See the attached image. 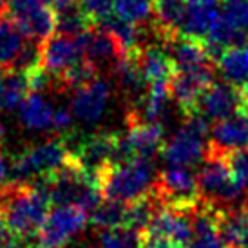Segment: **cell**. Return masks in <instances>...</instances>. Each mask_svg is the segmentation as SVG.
<instances>
[{"mask_svg": "<svg viewBox=\"0 0 248 248\" xmlns=\"http://www.w3.org/2000/svg\"><path fill=\"white\" fill-rule=\"evenodd\" d=\"M49 205L51 198L38 181L15 183L0 190V214L16 237L38 234L49 214Z\"/></svg>", "mask_w": 248, "mask_h": 248, "instance_id": "obj_1", "label": "cell"}, {"mask_svg": "<svg viewBox=\"0 0 248 248\" xmlns=\"http://www.w3.org/2000/svg\"><path fill=\"white\" fill-rule=\"evenodd\" d=\"M158 172L152 159H129L105 167L98 174V183L105 200L132 203L152 192Z\"/></svg>", "mask_w": 248, "mask_h": 248, "instance_id": "obj_2", "label": "cell"}, {"mask_svg": "<svg viewBox=\"0 0 248 248\" xmlns=\"http://www.w3.org/2000/svg\"><path fill=\"white\" fill-rule=\"evenodd\" d=\"M71 159V147L62 138H53L31 145L11 161L15 183H31L47 178L65 167Z\"/></svg>", "mask_w": 248, "mask_h": 248, "instance_id": "obj_3", "label": "cell"}, {"mask_svg": "<svg viewBox=\"0 0 248 248\" xmlns=\"http://www.w3.org/2000/svg\"><path fill=\"white\" fill-rule=\"evenodd\" d=\"M152 194L161 207L186 214L196 212V208L203 201L198 179L188 167L167 165L158 174Z\"/></svg>", "mask_w": 248, "mask_h": 248, "instance_id": "obj_4", "label": "cell"}, {"mask_svg": "<svg viewBox=\"0 0 248 248\" xmlns=\"http://www.w3.org/2000/svg\"><path fill=\"white\" fill-rule=\"evenodd\" d=\"M89 223V214L75 205H56L49 210L44 225L38 230V241L42 247L63 248L78 239Z\"/></svg>", "mask_w": 248, "mask_h": 248, "instance_id": "obj_5", "label": "cell"}, {"mask_svg": "<svg viewBox=\"0 0 248 248\" xmlns=\"http://www.w3.org/2000/svg\"><path fill=\"white\" fill-rule=\"evenodd\" d=\"M6 11L29 40L44 42L56 31V13L49 0H7Z\"/></svg>", "mask_w": 248, "mask_h": 248, "instance_id": "obj_6", "label": "cell"}, {"mask_svg": "<svg viewBox=\"0 0 248 248\" xmlns=\"http://www.w3.org/2000/svg\"><path fill=\"white\" fill-rule=\"evenodd\" d=\"M82 60H85L82 35L69 36L56 33L40 44V69L51 78L58 80Z\"/></svg>", "mask_w": 248, "mask_h": 248, "instance_id": "obj_7", "label": "cell"}, {"mask_svg": "<svg viewBox=\"0 0 248 248\" xmlns=\"http://www.w3.org/2000/svg\"><path fill=\"white\" fill-rule=\"evenodd\" d=\"M112 85L109 80L96 76L94 80L73 91L71 98V110L76 122L83 125H96L107 112Z\"/></svg>", "mask_w": 248, "mask_h": 248, "instance_id": "obj_8", "label": "cell"}, {"mask_svg": "<svg viewBox=\"0 0 248 248\" xmlns=\"http://www.w3.org/2000/svg\"><path fill=\"white\" fill-rule=\"evenodd\" d=\"M118 138L114 132H96L76 149H71V156L82 170L98 178L105 167L118 161Z\"/></svg>", "mask_w": 248, "mask_h": 248, "instance_id": "obj_9", "label": "cell"}, {"mask_svg": "<svg viewBox=\"0 0 248 248\" xmlns=\"http://www.w3.org/2000/svg\"><path fill=\"white\" fill-rule=\"evenodd\" d=\"M241 110H248L241 89L228 82L214 80L207 89L203 91L200 102H198V112L203 114L208 122L227 120Z\"/></svg>", "mask_w": 248, "mask_h": 248, "instance_id": "obj_10", "label": "cell"}, {"mask_svg": "<svg viewBox=\"0 0 248 248\" xmlns=\"http://www.w3.org/2000/svg\"><path fill=\"white\" fill-rule=\"evenodd\" d=\"M163 147L161 124H134L118 138V161L152 159ZM116 161V163H118Z\"/></svg>", "mask_w": 248, "mask_h": 248, "instance_id": "obj_11", "label": "cell"}, {"mask_svg": "<svg viewBox=\"0 0 248 248\" xmlns=\"http://www.w3.org/2000/svg\"><path fill=\"white\" fill-rule=\"evenodd\" d=\"M205 134L196 131L192 125L185 124L167 143H163L159 156L165 165L190 167L205 159L208 152V143Z\"/></svg>", "mask_w": 248, "mask_h": 248, "instance_id": "obj_12", "label": "cell"}, {"mask_svg": "<svg viewBox=\"0 0 248 248\" xmlns=\"http://www.w3.org/2000/svg\"><path fill=\"white\" fill-rule=\"evenodd\" d=\"M217 67H205L198 71H176L170 80V98L178 105L181 116L190 118L198 112L203 91L214 82V71Z\"/></svg>", "mask_w": 248, "mask_h": 248, "instance_id": "obj_13", "label": "cell"}, {"mask_svg": "<svg viewBox=\"0 0 248 248\" xmlns=\"http://www.w3.org/2000/svg\"><path fill=\"white\" fill-rule=\"evenodd\" d=\"M83 55L85 60L96 69V73L114 71L116 63L122 60L124 51L120 47L116 38L102 26L91 28L82 35Z\"/></svg>", "mask_w": 248, "mask_h": 248, "instance_id": "obj_14", "label": "cell"}, {"mask_svg": "<svg viewBox=\"0 0 248 248\" xmlns=\"http://www.w3.org/2000/svg\"><path fill=\"white\" fill-rule=\"evenodd\" d=\"M163 47L172 58L176 71H198L205 67H216V62L212 60L203 40L178 35L170 42H167Z\"/></svg>", "mask_w": 248, "mask_h": 248, "instance_id": "obj_15", "label": "cell"}, {"mask_svg": "<svg viewBox=\"0 0 248 248\" xmlns=\"http://www.w3.org/2000/svg\"><path fill=\"white\" fill-rule=\"evenodd\" d=\"M217 16H219V7L216 4V0H186L185 15H183L178 35L205 42Z\"/></svg>", "mask_w": 248, "mask_h": 248, "instance_id": "obj_16", "label": "cell"}, {"mask_svg": "<svg viewBox=\"0 0 248 248\" xmlns=\"http://www.w3.org/2000/svg\"><path fill=\"white\" fill-rule=\"evenodd\" d=\"M55 109L44 93L31 91L18 107V122L29 132H46L53 129Z\"/></svg>", "mask_w": 248, "mask_h": 248, "instance_id": "obj_17", "label": "cell"}, {"mask_svg": "<svg viewBox=\"0 0 248 248\" xmlns=\"http://www.w3.org/2000/svg\"><path fill=\"white\" fill-rule=\"evenodd\" d=\"M210 147L221 152L248 147V110H241L234 116L221 120L212 129Z\"/></svg>", "mask_w": 248, "mask_h": 248, "instance_id": "obj_18", "label": "cell"}, {"mask_svg": "<svg viewBox=\"0 0 248 248\" xmlns=\"http://www.w3.org/2000/svg\"><path fill=\"white\" fill-rule=\"evenodd\" d=\"M138 63L145 82L152 83H170L172 76L176 75V65H174L170 55L167 53L165 47H159L158 44H149L140 49Z\"/></svg>", "mask_w": 248, "mask_h": 248, "instance_id": "obj_19", "label": "cell"}, {"mask_svg": "<svg viewBox=\"0 0 248 248\" xmlns=\"http://www.w3.org/2000/svg\"><path fill=\"white\" fill-rule=\"evenodd\" d=\"M28 40L13 18L0 11V69H13Z\"/></svg>", "mask_w": 248, "mask_h": 248, "instance_id": "obj_20", "label": "cell"}, {"mask_svg": "<svg viewBox=\"0 0 248 248\" xmlns=\"http://www.w3.org/2000/svg\"><path fill=\"white\" fill-rule=\"evenodd\" d=\"M29 76L16 69H0V114L18 109L29 94Z\"/></svg>", "mask_w": 248, "mask_h": 248, "instance_id": "obj_21", "label": "cell"}, {"mask_svg": "<svg viewBox=\"0 0 248 248\" xmlns=\"http://www.w3.org/2000/svg\"><path fill=\"white\" fill-rule=\"evenodd\" d=\"M216 67L228 83L235 87L245 85L248 82V40L241 46L228 47L216 62Z\"/></svg>", "mask_w": 248, "mask_h": 248, "instance_id": "obj_22", "label": "cell"}, {"mask_svg": "<svg viewBox=\"0 0 248 248\" xmlns=\"http://www.w3.org/2000/svg\"><path fill=\"white\" fill-rule=\"evenodd\" d=\"M159 207L161 205H159V201L156 200V196L152 192L140 198V200L132 201V203H127L125 227L138 232V234H143Z\"/></svg>", "mask_w": 248, "mask_h": 248, "instance_id": "obj_23", "label": "cell"}, {"mask_svg": "<svg viewBox=\"0 0 248 248\" xmlns=\"http://www.w3.org/2000/svg\"><path fill=\"white\" fill-rule=\"evenodd\" d=\"M125 216H127V203L114 200H105L96 207V210L89 216L93 227L100 230L125 227Z\"/></svg>", "mask_w": 248, "mask_h": 248, "instance_id": "obj_24", "label": "cell"}, {"mask_svg": "<svg viewBox=\"0 0 248 248\" xmlns=\"http://www.w3.org/2000/svg\"><path fill=\"white\" fill-rule=\"evenodd\" d=\"M91 28H93V22L82 11L78 2L62 11H56V31L62 35L80 36L85 31H89Z\"/></svg>", "mask_w": 248, "mask_h": 248, "instance_id": "obj_25", "label": "cell"}, {"mask_svg": "<svg viewBox=\"0 0 248 248\" xmlns=\"http://www.w3.org/2000/svg\"><path fill=\"white\" fill-rule=\"evenodd\" d=\"M114 13L122 20H127L136 26L152 22L154 16V0H116Z\"/></svg>", "mask_w": 248, "mask_h": 248, "instance_id": "obj_26", "label": "cell"}, {"mask_svg": "<svg viewBox=\"0 0 248 248\" xmlns=\"http://www.w3.org/2000/svg\"><path fill=\"white\" fill-rule=\"evenodd\" d=\"M98 248H141V234L127 227L102 230L98 235Z\"/></svg>", "mask_w": 248, "mask_h": 248, "instance_id": "obj_27", "label": "cell"}, {"mask_svg": "<svg viewBox=\"0 0 248 248\" xmlns=\"http://www.w3.org/2000/svg\"><path fill=\"white\" fill-rule=\"evenodd\" d=\"M227 161L234 181L239 185L245 196L248 190V149H235L227 152Z\"/></svg>", "mask_w": 248, "mask_h": 248, "instance_id": "obj_28", "label": "cell"}, {"mask_svg": "<svg viewBox=\"0 0 248 248\" xmlns=\"http://www.w3.org/2000/svg\"><path fill=\"white\" fill-rule=\"evenodd\" d=\"M114 2L116 0H78V6L82 7V11L93 22V26H96L112 15Z\"/></svg>", "mask_w": 248, "mask_h": 248, "instance_id": "obj_29", "label": "cell"}, {"mask_svg": "<svg viewBox=\"0 0 248 248\" xmlns=\"http://www.w3.org/2000/svg\"><path fill=\"white\" fill-rule=\"evenodd\" d=\"M76 120L73 116L71 107H56L55 109V122H53V129L58 132H67L73 127Z\"/></svg>", "mask_w": 248, "mask_h": 248, "instance_id": "obj_30", "label": "cell"}, {"mask_svg": "<svg viewBox=\"0 0 248 248\" xmlns=\"http://www.w3.org/2000/svg\"><path fill=\"white\" fill-rule=\"evenodd\" d=\"M141 248H183L178 243L169 237H158V235L141 234Z\"/></svg>", "mask_w": 248, "mask_h": 248, "instance_id": "obj_31", "label": "cell"}, {"mask_svg": "<svg viewBox=\"0 0 248 248\" xmlns=\"http://www.w3.org/2000/svg\"><path fill=\"white\" fill-rule=\"evenodd\" d=\"M11 181H13V167L6 159V156L0 152V190L13 185Z\"/></svg>", "mask_w": 248, "mask_h": 248, "instance_id": "obj_32", "label": "cell"}, {"mask_svg": "<svg viewBox=\"0 0 248 248\" xmlns=\"http://www.w3.org/2000/svg\"><path fill=\"white\" fill-rule=\"evenodd\" d=\"M9 235H11V232H9V228H7L6 221H4L2 214H0V248H2L7 241H9Z\"/></svg>", "mask_w": 248, "mask_h": 248, "instance_id": "obj_33", "label": "cell"}, {"mask_svg": "<svg viewBox=\"0 0 248 248\" xmlns=\"http://www.w3.org/2000/svg\"><path fill=\"white\" fill-rule=\"evenodd\" d=\"M2 248H26L24 245H20L18 241H7Z\"/></svg>", "mask_w": 248, "mask_h": 248, "instance_id": "obj_34", "label": "cell"}, {"mask_svg": "<svg viewBox=\"0 0 248 248\" xmlns=\"http://www.w3.org/2000/svg\"><path fill=\"white\" fill-rule=\"evenodd\" d=\"M239 89H241V94H243V98H245V102H247V107H248V82L245 83V85H241Z\"/></svg>", "mask_w": 248, "mask_h": 248, "instance_id": "obj_35", "label": "cell"}, {"mask_svg": "<svg viewBox=\"0 0 248 248\" xmlns=\"http://www.w3.org/2000/svg\"><path fill=\"white\" fill-rule=\"evenodd\" d=\"M239 248H248V227H247L245 235H243V241H241V245H239Z\"/></svg>", "mask_w": 248, "mask_h": 248, "instance_id": "obj_36", "label": "cell"}, {"mask_svg": "<svg viewBox=\"0 0 248 248\" xmlns=\"http://www.w3.org/2000/svg\"><path fill=\"white\" fill-rule=\"evenodd\" d=\"M26 248H47V247H26Z\"/></svg>", "mask_w": 248, "mask_h": 248, "instance_id": "obj_37", "label": "cell"}]
</instances>
